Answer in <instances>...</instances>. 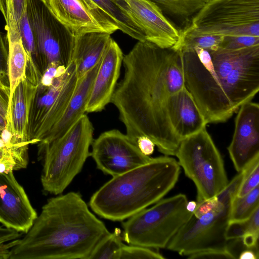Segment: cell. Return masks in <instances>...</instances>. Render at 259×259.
<instances>
[{"mask_svg": "<svg viewBox=\"0 0 259 259\" xmlns=\"http://www.w3.org/2000/svg\"><path fill=\"white\" fill-rule=\"evenodd\" d=\"M90 156L97 168L112 177L149 162L137 145L120 131L113 129L101 134L92 144Z\"/></svg>", "mask_w": 259, "mask_h": 259, "instance_id": "12", "label": "cell"}, {"mask_svg": "<svg viewBox=\"0 0 259 259\" xmlns=\"http://www.w3.org/2000/svg\"><path fill=\"white\" fill-rule=\"evenodd\" d=\"M10 89L0 80V114L6 119L9 102L10 99Z\"/></svg>", "mask_w": 259, "mask_h": 259, "instance_id": "33", "label": "cell"}, {"mask_svg": "<svg viewBox=\"0 0 259 259\" xmlns=\"http://www.w3.org/2000/svg\"><path fill=\"white\" fill-rule=\"evenodd\" d=\"M123 241L120 230L115 228L96 245L88 259H119Z\"/></svg>", "mask_w": 259, "mask_h": 259, "instance_id": "24", "label": "cell"}, {"mask_svg": "<svg viewBox=\"0 0 259 259\" xmlns=\"http://www.w3.org/2000/svg\"><path fill=\"white\" fill-rule=\"evenodd\" d=\"M37 216L13 170L0 172V223L26 233Z\"/></svg>", "mask_w": 259, "mask_h": 259, "instance_id": "15", "label": "cell"}, {"mask_svg": "<svg viewBox=\"0 0 259 259\" xmlns=\"http://www.w3.org/2000/svg\"><path fill=\"white\" fill-rule=\"evenodd\" d=\"M110 232L78 192L48 200L33 224L14 240L9 259H88Z\"/></svg>", "mask_w": 259, "mask_h": 259, "instance_id": "3", "label": "cell"}, {"mask_svg": "<svg viewBox=\"0 0 259 259\" xmlns=\"http://www.w3.org/2000/svg\"><path fill=\"white\" fill-rule=\"evenodd\" d=\"M175 156L195 185L197 203L216 196L227 186L223 160L206 127L182 139Z\"/></svg>", "mask_w": 259, "mask_h": 259, "instance_id": "8", "label": "cell"}, {"mask_svg": "<svg viewBox=\"0 0 259 259\" xmlns=\"http://www.w3.org/2000/svg\"><path fill=\"white\" fill-rule=\"evenodd\" d=\"M111 39L110 34L103 32L75 35L72 62L75 65L78 78L101 61Z\"/></svg>", "mask_w": 259, "mask_h": 259, "instance_id": "20", "label": "cell"}, {"mask_svg": "<svg viewBox=\"0 0 259 259\" xmlns=\"http://www.w3.org/2000/svg\"><path fill=\"white\" fill-rule=\"evenodd\" d=\"M100 63L101 61L82 77L78 78L75 89L64 113L46 138L38 143V145L49 143L60 137L84 114Z\"/></svg>", "mask_w": 259, "mask_h": 259, "instance_id": "19", "label": "cell"}, {"mask_svg": "<svg viewBox=\"0 0 259 259\" xmlns=\"http://www.w3.org/2000/svg\"><path fill=\"white\" fill-rule=\"evenodd\" d=\"M19 237V232L6 227H0V259H9L14 240Z\"/></svg>", "mask_w": 259, "mask_h": 259, "instance_id": "31", "label": "cell"}, {"mask_svg": "<svg viewBox=\"0 0 259 259\" xmlns=\"http://www.w3.org/2000/svg\"><path fill=\"white\" fill-rule=\"evenodd\" d=\"M41 72L50 65L67 67L72 61L75 35L53 14L46 0H27Z\"/></svg>", "mask_w": 259, "mask_h": 259, "instance_id": "11", "label": "cell"}, {"mask_svg": "<svg viewBox=\"0 0 259 259\" xmlns=\"http://www.w3.org/2000/svg\"><path fill=\"white\" fill-rule=\"evenodd\" d=\"M181 32L189 36H259V0H211Z\"/></svg>", "mask_w": 259, "mask_h": 259, "instance_id": "9", "label": "cell"}, {"mask_svg": "<svg viewBox=\"0 0 259 259\" xmlns=\"http://www.w3.org/2000/svg\"><path fill=\"white\" fill-rule=\"evenodd\" d=\"M180 166L168 156L112 177L91 196L89 206L100 217L123 221L161 200L177 183Z\"/></svg>", "mask_w": 259, "mask_h": 259, "instance_id": "4", "label": "cell"}, {"mask_svg": "<svg viewBox=\"0 0 259 259\" xmlns=\"http://www.w3.org/2000/svg\"><path fill=\"white\" fill-rule=\"evenodd\" d=\"M247 234H259V207L246 220L229 222L226 237L228 240L235 239Z\"/></svg>", "mask_w": 259, "mask_h": 259, "instance_id": "26", "label": "cell"}, {"mask_svg": "<svg viewBox=\"0 0 259 259\" xmlns=\"http://www.w3.org/2000/svg\"><path fill=\"white\" fill-rule=\"evenodd\" d=\"M6 156H11L8 152H4V153H0V159L3 158L4 157H5Z\"/></svg>", "mask_w": 259, "mask_h": 259, "instance_id": "42", "label": "cell"}, {"mask_svg": "<svg viewBox=\"0 0 259 259\" xmlns=\"http://www.w3.org/2000/svg\"><path fill=\"white\" fill-rule=\"evenodd\" d=\"M94 130L84 114L62 136L38 145L42 160L40 180L46 192L55 195L63 193L81 171L90 156Z\"/></svg>", "mask_w": 259, "mask_h": 259, "instance_id": "5", "label": "cell"}, {"mask_svg": "<svg viewBox=\"0 0 259 259\" xmlns=\"http://www.w3.org/2000/svg\"><path fill=\"white\" fill-rule=\"evenodd\" d=\"M187 202L186 195L179 194L161 199L128 218L122 224L123 241L131 245L166 248L193 214L186 209Z\"/></svg>", "mask_w": 259, "mask_h": 259, "instance_id": "7", "label": "cell"}, {"mask_svg": "<svg viewBox=\"0 0 259 259\" xmlns=\"http://www.w3.org/2000/svg\"><path fill=\"white\" fill-rule=\"evenodd\" d=\"M244 170L239 172L218 195L215 207L199 218L193 215L170 239L166 248L181 255L208 250H228L226 232L232 201L236 195Z\"/></svg>", "mask_w": 259, "mask_h": 259, "instance_id": "6", "label": "cell"}, {"mask_svg": "<svg viewBox=\"0 0 259 259\" xmlns=\"http://www.w3.org/2000/svg\"><path fill=\"white\" fill-rule=\"evenodd\" d=\"M259 207V186L242 197L233 198L231 207L230 222L241 221L249 218Z\"/></svg>", "mask_w": 259, "mask_h": 259, "instance_id": "23", "label": "cell"}, {"mask_svg": "<svg viewBox=\"0 0 259 259\" xmlns=\"http://www.w3.org/2000/svg\"><path fill=\"white\" fill-rule=\"evenodd\" d=\"M134 19L144 32L146 40L159 47H174L181 38L179 30L151 0H126Z\"/></svg>", "mask_w": 259, "mask_h": 259, "instance_id": "16", "label": "cell"}, {"mask_svg": "<svg viewBox=\"0 0 259 259\" xmlns=\"http://www.w3.org/2000/svg\"><path fill=\"white\" fill-rule=\"evenodd\" d=\"M6 156H6L4 157L3 158L0 159V172H3L4 171L5 165H4V159Z\"/></svg>", "mask_w": 259, "mask_h": 259, "instance_id": "41", "label": "cell"}, {"mask_svg": "<svg viewBox=\"0 0 259 259\" xmlns=\"http://www.w3.org/2000/svg\"><path fill=\"white\" fill-rule=\"evenodd\" d=\"M244 174L236 196L242 197L259 184V157L253 159L244 169Z\"/></svg>", "mask_w": 259, "mask_h": 259, "instance_id": "28", "label": "cell"}, {"mask_svg": "<svg viewBox=\"0 0 259 259\" xmlns=\"http://www.w3.org/2000/svg\"><path fill=\"white\" fill-rule=\"evenodd\" d=\"M136 145L140 151L148 156L153 154L155 146L150 138L145 136H140L137 139Z\"/></svg>", "mask_w": 259, "mask_h": 259, "instance_id": "35", "label": "cell"}, {"mask_svg": "<svg viewBox=\"0 0 259 259\" xmlns=\"http://www.w3.org/2000/svg\"><path fill=\"white\" fill-rule=\"evenodd\" d=\"M157 249L136 245L124 244L119 259H163L165 257Z\"/></svg>", "mask_w": 259, "mask_h": 259, "instance_id": "29", "label": "cell"}, {"mask_svg": "<svg viewBox=\"0 0 259 259\" xmlns=\"http://www.w3.org/2000/svg\"><path fill=\"white\" fill-rule=\"evenodd\" d=\"M202 1H203L204 2H205V3H206V2H209V1H211V0H202Z\"/></svg>", "mask_w": 259, "mask_h": 259, "instance_id": "43", "label": "cell"}, {"mask_svg": "<svg viewBox=\"0 0 259 259\" xmlns=\"http://www.w3.org/2000/svg\"><path fill=\"white\" fill-rule=\"evenodd\" d=\"M123 55L111 39L102 59L87 103L86 112H100L111 103L118 79Z\"/></svg>", "mask_w": 259, "mask_h": 259, "instance_id": "17", "label": "cell"}, {"mask_svg": "<svg viewBox=\"0 0 259 259\" xmlns=\"http://www.w3.org/2000/svg\"><path fill=\"white\" fill-rule=\"evenodd\" d=\"M259 45V36L242 35L224 36L219 48L237 50Z\"/></svg>", "mask_w": 259, "mask_h": 259, "instance_id": "30", "label": "cell"}, {"mask_svg": "<svg viewBox=\"0 0 259 259\" xmlns=\"http://www.w3.org/2000/svg\"><path fill=\"white\" fill-rule=\"evenodd\" d=\"M238 258L240 259H257L258 251L252 249L246 248L240 252Z\"/></svg>", "mask_w": 259, "mask_h": 259, "instance_id": "38", "label": "cell"}, {"mask_svg": "<svg viewBox=\"0 0 259 259\" xmlns=\"http://www.w3.org/2000/svg\"><path fill=\"white\" fill-rule=\"evenodd\" d=\"M180 51L185 87L207 124L227 121L259 91V45Z\"/></svg>", "mask_w": 259, "mask_h": 259, "instance_id": "2", "label": "cell"}, {"mask_svg": "<svg viewBox=\"0 0 259 259\" xmlns=\"http://www.w3.org/2000/svg\"><path fill=\"white\" fill-rule=\"evenodd\" d=\"M156 4L161 9L170 14L175 12L180 6L182 0H151Z\"/></svg>", "mask_w": 259, "mask_h": 259, "instance_id": "36", "label": "cell"}, {"mask_svg": "<svg viewBox=\"0 0 259 259\" xmlns=\"http://www.w3.org/2000/svg\"><path fill=\"white\" fill-rule=\"evenodd\" d=\"M235 119L232 141L228 147L237 172L259 157V105L249 101L241 105Z\"/></svg>", "mask_w": 259, "mask_h": 259, "instance_id": "14", "label": "cell"}, {"mask_svg": "<svg viewBox=\"0 0 259 259\" xmlns=\"http://www.w3.org/2000/svg\"><path fill=\"white\" fill-rule=\"evenodd\" d=\"M8 52H7L4 41L0 33V79L5 75V70L3 69L4 63L7 64Z\"/></svg>", "mask_w": 259, "mask_h": 259, "instance_id": "37", "label": "cell"}, {"mask_svg": "<svg viewBox=\"0 0 259 259\" xmlns=\"http://www.w3.org/2000/svg\"><path fill=\"white\" fill-rule=\"evenodd\" d=\"M122 63L124 75L111 103L125 134L136 144L139 137L146 136L160 152L175 156L181 140L170 124L167 103L185 87L180 50L138 41L123 56Z\"/></svg>", "mask_w": 259, "mask_h": 259, "instance_id": "1", "label": "cell"}, {"mask_svg": "<svg viewBox=\"0 0 259 259\" xmlns=\"http://www.w3.org/2000/svg\"><path fill=\"white\" fill-rule=\"evenodd\" d=\"M122 32L138 41L146 36L136 22L126 0H89Z\"/></svg>", "mask_w": 259, "mask_h": 259, "instance_id": "21", "label": "cell"}, {"mask_svg": "<svg viewBox=\"0 0 259 259\" xmlns=\"http://www.w3.org/2000/svg\"><path fill=\"white\" fill-rule=\"evenodd\" d=\"M6 119L0 114V133L6 127Z\"/></svg>", "mask_w": 259, "mask_h": 259, "instance_id": "40", "label": "cell"}, {"mask_svg": "<svg viewBox=\"0 0 259 259\" xmlns=\"http://www.w3.org/2000/svg\"><path fill=\"white\" fill-rule=\"evenodd\" d=\"M167 112L170 124L181 140L200 132L207 124L185 87L170 96Z\"/></svg>", "mask_w": 259, "mask_h": 259, "instance_id": "18", "label": "cell"}, {"mask_svg": "<svg viewBox=\"0 0 259 259\" xmlns=\"http://www.w3.org/2000/svg\"><path fill=\"white\" fill-rule=\"evenodd\" d=\"M218 202L217 195L211 198L197 203V206L193 212L195 217L198 218L209 211L215 206Z\"/></svg>", "mask_w": 259, "mask_h": 259, "instance_id": "34", "label": "cell"}, {"mask_svg": "<svg viewBox=\"0 0 259 259\" xmlns=\"http://www.w3.org/2000/svg\"><path fill=\"white\" fill-rule=\"evenodd\" d=\"M7 39L8 45L7 68L10 89V101L17 87L26 78L28 56L20 33L7 31Z\"/></svg>", "mask_w": 259, "mask_h": 259, "instance_id": "22", "label": "cell"}, {"mask_svg": "<svg viewBox=\"0 0 259 259\" xmlns=\"http://www.w3.org/2000/svg\"><path fill=\"white\" fill-rule=\"evenodd\" d=\"M197 206V202L194 201H190L187 202L186 206V209L191 212L193 213Z\"/></svg>", "mask_w": 259, "mask_h": 259, "instance_id": "39", "label": "cell"}, {"mask_svg": "<svg viewBox=\"0 0 259 259\" xmlns=\"http://www.w3.org/2000/svg\"><path fill=\"white\" fill-rule=\"evenodd\" d=\"M77 81L72 62L67 67L62 66L51 82H39L29 116L28 139L31 144L42 141L60 120Z\"/></svg>", "mask_w": 259, "mask_h": 259, "instance_id": "10", "label": "cell"}, {"mask_svg": "<svg viewBox=\"0 0 259 259\" xmlns=\"http://www.w3.org/2000/svg\"><path fill=\"white\" fill-rule=\"evenodd\" d=\"M26 7L27 0H0V11L6 22L7 31L20 33L18 24Z\"/></svg>", "mask_w": 259, "mask_h": 259, "instance_id": "25", "label": "cell"}, {"mask_svg": "<svg viewBox=\"0 0 259 259\" xmlns=\"http://www.w3.org/2000/svg\"><path fill=\"white\" fill-rule=\"evenodd\" d=\"M189 258H236L229 250H208L188 256Z\"/></svg>", "mask_w": 259, "mask_h": 259, "instance_id": "32", "label": "cell"}, {"mask_svg": "<svg viewBox=\"0 0 259 259\" xmlns=\"http://www.w3.org/2000/svg\"><path fill=\"white\" fill-rule=\"evenodd\" d=\"M223 38L224 36L220 35L189 36L181 31L180 40L174 48L177 50L190 49L197 47L208 51H215L220 47Z\"/></svg>", "mask_w": 259, "mask_h": 259, "instance_id": "27", "label": "cell"}, {"mask_svg": "<svg viewBox=\"0 0 259 259\" xmlns=\"http://www.w3.org/2000/svg\"><path fill=\"white\" fill-rule=\"evenodd\" d=\"M55 16L74 35L89 32L110 34L118 27L89 0H46Z\"/></svg>", "mask_w": 259, "mask_h": 259, "instance_id": "13", "label": "cell"}]
</instances>
